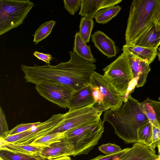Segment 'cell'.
Here are the masks:
<instances>
[{"label": "cell", "mask_w": 160, "mask_h": 160, "mask_svg": "<svg viewBox=\"0 0 160 160\" xmlns=\"http://www.w3.org/2000/svg\"><path fill=\"white\" fill-rule=\"evenodd\" d=\"M41 123L42 122H38L33 123H21L18 124L14 128L10 130L8 136L13 135L26 131L33 127L40 125Z\"/></svg>", "instance_id": "27"}, {"label": "cell", "mask_w": 160, "mask_h": 160, "mask_svg": "<svg viewBox=\"0 0 160 160\" xmlns=\"http://www.w3.org/2000/svg\"><path fill=\"white\" fill-rule=\"evenodd\" d=\"M103 71L106 79L120 96L125 98L130 84L134 79L126 54L123 52Z\"/></svg>", "instance_id": "6"}, {"label": "cell", "mask_w": 160, "mask_h": 160, "mask_svg": "<svg viewBox=\"0 0 160 160\" xmlns=\"http://www.w3.org/2000/svg\"><path fill=\"white\" fill-rule=\"evenodd\" d=\"M121 9L119 5L107 8L98 12L94 18L97 22L105 24L116 17Z\"/></svg>", "instance_id": "21"}, {"label": "cell", "mask_w": 160, "mask_h": 160, "mask_svg": "<svg viewBox=\"0 0 160 160\" xmlns=\"http://www.w3.org/2000/svg\"><path fill=\"white\" fill-rule=\"evenodd\" d=\"M158 157L157 158L153 159L152 160H160V154L158 153Z\"/></svg>", "instance_id": "38"}, {"label": "cell", "mask_w": 160, "mask_h": 160, "mask_svg": "<svg viewBox=\"0 0 160 160\" xmlns=\"http://www.w3.org/2000/svg\"><path fill=\"white\" fill-rule=\"evenodd\" d=\"M158 156L152 146L137 142L134 143L119 160H152Z\"/></svg>", "instance_id": "12"}, {"label": "cell", "mask_w": 160, "mask_h": 160, "mask_svg": "<svg viewBox=\"0 0 160 160\" xmlns=\"http://www.w3.org/2000/svg\"><path fill=\"white\" fill-rule=\"evenodd\" d=\"M0 160H3L1 158H0Z\"/></svg>", "instance_id": "40"}, {"label": "cell", "mask_w": 160, "mask_h": 160, "mask_svg": "<svg viewBox=\"0 0 160 160\" xmlns=\"http://www.w3.org/2000/svg\"><path fill=\"white\" fill-rule=\"evenodd\" d=\"M64 6L70 14L74 15L81 6V0H64Z\"/></svg>", "instance_id": "28"}, {"label": "cell", "mask_w": 160, "mask_h": 160, "mask_svg": "<svg viewBox=\"0 0 160 160\" xmlns=\"http://www.w3.org/2000/svg\"><path fill=\"white\" fill-rule=\"evenodd\" d=\"M89 84L92 90L95 105L102 112L122 106L123 97L111 85L103 75L94 71Z\"/></svg>", "instance_id": "4"}, {"label": "cell", "mask_w": 160, "mask_h": 160, "mask_svg": "<svg viewBox=\"0 0 160 160\" xmlns=\"http://www.w3.org/2000/svg\"><path fill=\"white\" fill-rule=\"evenodd\" d=\"M130 45L158 49L160 45V25L154 22L148 29Z\"/></svg>", "instance_id": "15"}, {"label": "cell", "mask_w": 160, "mask_h": 160, "mask_svg": "<svg viewBox=\"0 0 160 160\" xmlns=\"http://www.w3.org/2000/svg\"><path fill=\"white\" fill-rule=\"evenodd\" d=\"M98 149L107 155L115 154L122 150L119 146L111 143L103 144L99 147Z\"/></svg>", "instance_id": "30"}, {"label": "cell", "mask_w": 160, "mask_h": 160, "mask_svg": "<svg viewBox=\"0 0 160 160\" xmlns=\"http://www.w3.org/2000/svg\"><path fill=\"white\" fill-rule=\"evenodd\" d=\"M71 159L69 156H66L49 160H70Z\"/></svg>", "instance_id": "35"}, {"label": "cell", "mask_w": 160, "mask_h": 160, "mask_svg": "<svg viewBox=\"0 0 160 160\" xmlns=\"http://www.w3.org/2000/svg\"><path fill=\"white\" fill-rule=\"evenodd\" d=\"M157 147L158 148V153L160 154V142L158 143Z\"/></svg>", "instance_id": "37"}, {"label": "cell", "mask_w": 160, "mask_h": 160, "mask_svg": "<svg viewBox=\"0 0 160 160\" xmlns=\"http://www.w3.org/2000/svg\"><path fill=\"white\" fill-rule=\"evenodd\" d=\"M64 137V132L49 134L37 139L29 145L42 147H49Z\"/></svg>", "instance_id": "24"}, {"label": "cell", "mask_w": 160, "mask_h": 160, "mask_svg": "<svg viewBox=\"0 0 160 160\" xmlns=\"http://www.w3.org/2000/svg\"><path fill=\"white\" fill-rule=\"evenodd\" d=\"M0 138L4 139L7 137L9 130L5 115L2 107L0 108Z\"/></svg>", "instance_id": "29"}, {"label": "cell", "mask_w": 160, "mask_h": 160, "mask_svg": "<svg viewBox=\"0 0 160 160\" xmlns=\"http://www.w3.org/2000/svg\"><path fill=\"white\" fill-rule=\"evenodd\" d=\"M158 99L160 100V96H159V98H158Z\"/></svg>", "instance_id": "39"}, {"label": "cell", "mask_w": 160, "mask_h": 160, "mask_svg": "<svg viewBox=\"0 0 160 160\" xmlns=\"http://www.w3.org/2000/svg\"><path fill=\"white\" fill-rule=\"evenodd\" d=\"M151 20L160 25V0H156L151 13Z\"/></svg>", "instance_id": "32"}, {"label": "cell", "mask_w": 160, "mask_h": 160, "mask_svg": "<svg viewBox=\"0 0 160 160\" xmlns=\"http://www.w3.org/2000/svg\"><path fill=\"white\" fill-rule=\"evenodd\" d=\"M33 55L39 60L44 62L47 64H49L50 61L52 58V56L49 54H44L38 51H35Z\"/></svg>", "instance_id": "34"}, {"label": "cell", "mask_w": 160, "mask_h": 160, "mask_svg": "<svg viewBox=\"0 0 160 160\" xmlns=\"http://www.w3.org/2000/svg\"><path fill=\"white\" fill-rule=\"evenodd\" d=\"M137 134L138 142L151 146L152 136L151 122L148 121L142 124L138 128Z\"/></svg>", "instance_id": "22"}, {"label": "cell", "mask_w": 160, "mask_h": 160, "mask_svg": "<svg viewBox=\"0 0 160 160\" xmlns=\"http://www.w3.org/2000/svg\"><path fill=\"white\" fill-rule=\"evenodd\" d=\"M81 1L79 14L93 18L100 9L114 6L122 0H81Z\"/></svg>", "instance_id": "14"}, {"label": "cell", "mask_w": 160, "mask_h": 160, "mask_svg": "<svg viewBox=\"0 0 160 160\" xmlns=\"http://www.w3.org/2000/svg\"><path fill=\"white\" fill-rule=\"evenodd\" d=\"M73 155L72 147L64 137L60 141L53 143L49 147H43L39 158L42 160H49Z\"/></svg>", "instance_id": "11"}, {"label": "cell", "mask_w": 160, "mask_h": 160, "mask_svg": "<svg viewBox=\"0 0 160 160\" xmlns=\"http://www.w3.org/2000/svg\"><path fill=\"white\" fill-rule=\"evenodd\" d=\"M123 47L149 65L153 61L158 55L157 48H148L134 45L125 44Z\"/></svg>", "instance_id": "19"}, {"label": "cell", "mask_w": 160, "mask_h": 160, "mask_svg": "<svg viewBox=\"0 0 160 160\" xmlns=\"http://www.w3.org/2000/svg\"><path fill=\"white\" fill-rule=\"evenodd\" d=\"M102 112L95 105L94 103L80 108L69 110L65 113L61 124L49 134L63 133L84 124L98 121L101 119Z\"/></svg>", "instance_id": "7"}, {"label": "cell", "mask_w": 160, "mask_h": 160, "mask_svg": "<svg viewBox=\"0 0 160 160\" xmlns=\"http://www.w3.org/2000/svg\"><path fill=\"white\" fill-rule=\"evenodd\" d=\"M73 52L80 57L93 63L96 61L88 46L80 35L79 32L76 33L75 36Z\"/></svg>", "instance_id": "20"}, {"label": "cell", "mask_w": 160, "mask_h": 160, "mask_svg": "<svg viewBox=\"0 0 160 160\" xmlns=\"http://www.w3.org/2000/svg\"><path fill=\"white\" fill-rule=\"evenodd\" d=\"M93 18L83 16L81 19L79 33L85 42H89L94 23Z\"/></svg>", "instance_id": "25"}, {"label": "cell", "mask_w": 160, "mask_h": 160, "mask_svg": "<svg viewBox=\"0 0 160 160\" xmlns=\"http://www.w3.org/2000/svg\"><path fill=\"white\" fill-rule=\"evenodd\" d=\"M156 1H132L125 34V45L131 44L153 25L154 22L151 20V13Z\"/></svg>", "instance_id": "2"}, {"label": "cell", "mask_w": 160, "mask_h": 160, "mask_svg": "<svg viewBox=\"0 0 160 160\" xmlns=\"http://www.w3.org/2000/svg\"><path fill=\"white\" fill-rule=\"evenodd\" d=\"M56 22L55 21L51 20L42 24L33 35V42L37 44L46 38L51 33Z\"/></svg>", "instance_id": "23"}, {"label": "cell", "mask_w": 160, "mask_h": 160, "mask_svg": "<svg viewBox=\"0 0 160 160\" xmlns=\"http://www.w3.org/2000/svg\"><path fill=\"white\" fill-rule=\"evenodd\" d=\"M104 123L101 119L64 132V137L72 147L73 156L87 154L98 144L104 132Z\"/></svg>", "instance_id": "3"}, {"label": "cell", "mask_w": 160, "mask_h": 160, "mask_svg": "<svg viewBox=\"0 0 160 160\" xmlns=\"http://www.w3.org/2000/svg\"><path fill=\"white\" fill-rule=\"evenodd\" d=\"M95 46L108 58L115 57L119 50L115 42L104 32L99 30L91 35Z\"/></svg>", "instance_id": "13"}, {"label": "cell", "mask_w": 160, "mask_h": 160, "mask_svg": "<svg viewBox=\"0 0 160 160\" xmlns=\"http://www.w3.org/2000/svg\"><path fill=\"white\" fill-rule=\"evenodd\" d=\"M129 148H125L121 151L112 155L105 156L100 155L90 160H119Z\"/></svg>", "instance_id": "31"}, {"label": "cell", "mask_w": 160, "mask_h": 160, "mask_svg": "<svg viewBox=\"0 0 160 160\" xmlns=\"http://www.w3.org/2000/svg\"><path fill=\"white\" fill-rule=\"evenodd\" d=\"M158 60L159 61H160V46L158 48Z\"/></svg>", "instance_id": "36"}, {"label": "cell", "mask_w": 160, "mask_h": 160, "mask_svg": "<svg viewBox=\"0 0 160 160\" xmlns=\"http://www.w3.org/2000/svg\"><path fill=\"white\" fill-rule=\"evenodd\" d=\"M123 105L119 108L105 111L103 121L110 123L115 133L126 143L137 142L138 128L149 120L140 102L131 94L123 99Z\"/></svg>", "instance_id": "1"}, {"label": "cell", "mask_w": 160, "mask_h": 160, "mask_svg": "<svg viewBox=\"0 0 160 160\" xmlns=\"http://www.w3.org/2000/svg\"><path fill=\"white\" fill-rule=\"evenodd\" d=\"M64 116L65 113L53 114L47 121L27 130V136L13 143L29 145L37 139L49 134L61 124Z\"/></svg>", "instance_id": "9"}, {"label": "cell", "mask_w": 160, "mask_h": 160, "mask_svg": "<svg viewBox=\"0 0 160 160\" xmlns=\"http://www.w3.org/2000/svg\"><path fill=\"white\" fill-rule=\"evenodd\" d=\"M38 94L47 100L64 108H68L72 94V88L59 82L44 81L36 85Z\"/></svg>", "instance_id": "8"}, {"label": "cell", "mask_w": 160, "mask_h": 160, "mask_svg": "<svg viewBox=\"0 0 160 160\" xmlns=\"http://www.w3.org/2000/svg\"><path fill=\"white\" fill-rule=\"evenodd\" d=\"M140 104L149 121L160 128V102L147 98Z\"/></svg>", "instance_id": "17"}, {"label": "cell", "mask_w": 160, "mask_h": 160, "mask_svg": "<svg viewBox=\"0 0 160 160\" xmlns=\"http://www.w3.org/2000/svg\"><path fill=\"white\" fill-rule=\"evenodd\" d=\"M93 103H95V101L92 94V88L89 84L74 92L68 108L69 110H73L85 107Z\"/></svg>", "instance_id": "16"}, {"label": "cell", "mask_w": 160, "mask_h": 160, "mask_svg": "<svg viewBox=\"0 0 160 160\" xmlns=\"http://www.w3.org/2000/svg\"><path fill=\"white\" fill-rule=\"evenodd\" d=\"M34 5L29 0H0V35L22 24Z\"/></svg>", "instance_id": "5"}, {"label": "cell", "mask_w": 160, "mask_h": 160, "mask_svg": "<svg viewBox=\"0 0 160 160\" xmlns=\"http://www.w3.org/2000/svg\"><path fill=\"white\" fill-rule=\"evenodd\" d=\"M43 148L30 145L17 144L8 143L3 139L0 138V149H7L39 158Z\"/></svg>", "instance_id": "18"}, {"label": "cell", "mask_w": 160, "mask_h": 160, "mask_svg": "<svg viewBox=\"0 0 160 160\" xmlns=\"http://www.w3.org/2000/svg\"><path fill=\"white\" fill-rule=\"evenodd\" d=\"M122 50L129 59L133 79L137 78L136 87H142L146 82L148 74L151 70L149 65L136 56L124 47H123Z\"/></svg>", "instance_id": "10"}, {"label": "cell", "mask_w": 160, "mask_h": 160, "mask_svg": "<svg viewBox=\"0 0 160 160\" xmlns=\"http://www.w3.org/2000/svg\"><path fill=\"white\" fill-rule=\"evenodd\" d=\"M70 160H72V159Z\"/></svg>", "instance_id": "41"}, {"label": "cell", "mask_w": 160, "mask_h": 160, "mask_svg": "<svg viewBox=\"0 0 160 160\" xmlns=\"http://www.w3.org/2000/svg\"><path fill=\"white\" fill-rule=\"evenodd\" d=\"M152 144L151 146L155 149L160 142V128L152 123Z\"/></svg>", "instance_id": "33"}, {"label": "cell", "mask_w": 160, "mask_h": 160, "mask_svg": "<svg viewBox=\"0 0 160 160\" xmlns=\"http://www.w3.org/2000/svg\"><path fill=\"white\" fill-rule=\"evenodd\" d=\"M0 158L3 160H42L39 157L4 149H0Z\"/></svg>", "instance_id": "26"}]
</instances>
